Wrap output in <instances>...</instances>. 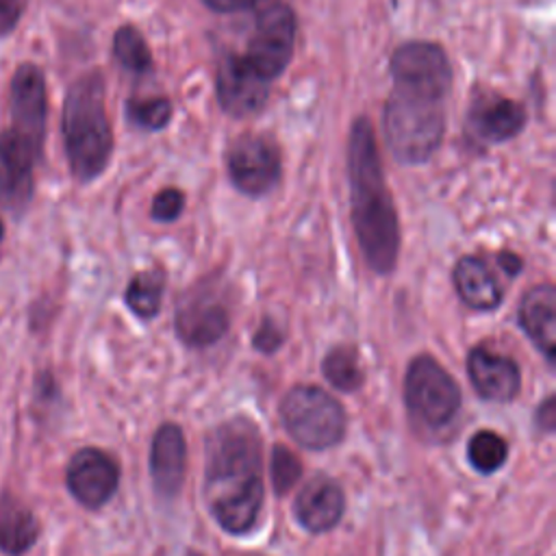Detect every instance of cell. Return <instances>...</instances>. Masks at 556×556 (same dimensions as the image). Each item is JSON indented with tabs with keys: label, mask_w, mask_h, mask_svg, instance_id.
<instances>
[{
	"label": "cell",
	"mask_w": 556,
	"mask_h": 556,
	"mask_svg": "<svg viewBox=\"0 0 556 556\" xmlns=\"http://www.w3.org/2000/svg\"><path fill=\"white\" fill-rule=\"evenodd\" d=\"M2 237H4V224H2V219H0V243H2Z\"/></svg>",
	"instance_id": "33"
},
{
	"label": "cell",
	"mask_w": 556,
	"mask_h": 556,
	"mask_svg": "<svg viewBox=\"0 0 556 556\" xmlns=\"http://www.w3.org/2000/svg\"><path fill=\"white\" fill-rule=\"evenodd\" d=\"M467 458L480 473L497 471L508 458V443L493 430H478L467 443Z\"/></svg>",
	"instance_id": "23"
},
{
	"label": "cell",
	"mask_w": 556,
	"mask_h": 556,
	"mask_svg": "<svg viewBox=\"0 0 556 556\" xmlns=\"http://www.w3.org/2000/svg\"><path fill=\"white\" fill-rule=\"evenodd\" d=\"M165 291V271L163 269H146L139 271L126 287L124 300L128 308L141 317L152 319L161 311V300Z\"/></svg>",
	"instance_id": "21"
},
{
	"label": "cell",
	"mask_w": 556,
	"mask_h": 556,
	"mask_svg": "<svg viewBox=\"0 0 556 556\" xmlns=\"http://www.w3.org/2000/svg\"><path fill=\"white\" fill-rule=\"evenodd\" d=\"M321 371L326 376V380L345 393H354L361 389L363 380H365V371L361 367L358 354L354 348L350 345H337L332 348L321 363Z\"/></svg>",
	"instance_id": "22"
},
{
	"label": "cell",
	"mask_w": 556,
	"mask_h": 556,
	"mask_svg": "<svg viewBox=\"0 0 556 556\" xmlns=\"http://www.w3.org/2000/svg\"><path fill=\"white\" fill-rule=\"evenodd\" d=\"M536 426L545 432H552L556 426V408H554V397L547 395L541 406H536Z\"/></svg>",
	"instance_id": "30"
},
{
	"label": "cell",
	"mask_w": 556,
	"mask_h": 556,
	"mask_svg": "<svg viewBox=\"0 0 556 556\" xmlns=\"http://www.w3.org/2000/svg\"><path fill=\"white\" fill-rule=\"evenodd\" d=\"M185 556H202V554H200V552H187Z\"/></svg>",
	"instance_id": "34"
},
{
	"label": "cell",
	"mask_w": 556,
	"mask_h": 556,
	"mask_svg": "<svg viewBox=\"0 0 556 556\" xmlns=\"http://www.w3.org/2000/svg\"><path fill=\"white\" fill-rule=\"evenodd\" d=\"M295 43V13L282 0H261L256 4L254 30L243 59L265 78H278L291 61Z\"/></svg>",
	"instance_id": "7"
},
{
	"label": "cell",
	"mask_w": 556,
	"mask_h": 556,
	"mask_svg": "<svg viewBox=\"0 0 556 556\" xmlns=\"http://www.w3.org/2000/svg\"><path fill=\"white\" fill-rule=\"evenodd\" d=\"M343 510H345L343 489L339 486L337 480L324 473H317L315 478H311L300 489L293 504L298 523L315 534L332 530L341 521Z\"/></svg>",
	"instance_id": "17"
},
{
	"label": "cell",
	"mask_w": 556,
	"mask_h": 556,
	"mask_svg": "<svg viewBox=\"0 0 556 556\" xmlns=\"http://www.w3.org/2000/svg\"><path fill=\"white\" fill-rule=\"evenodd\" d=\"M300 478H302L300 458L287 445H276L271 450V484L276 495H287Z\"/></svg>",
	"instance_id": "26"
},
{
	"label": "cell",
	"mask_w": 556,
	"mask_h": 556,
	"mask_svg": "<svg viewBox=\"0 0 556 556\" xmlns=\"http://www.w3.org/2000/svg\"><path fill=\"white\" fill-rule=\"evenodd\" d=\"M63 141L70 169L76 180L98 178L113 152V130L106 115V89L98 70L78 76L63 104Z\"/></svg>",
	"instance_id": "4"
},
{
	"label": "cell",
	"mask_w": 556,
	"mask_h": 556,
	"mask_svg": "<svg viewBox=\"0 0 556 556\" xmlns=\"http://www.w3.org/2000/svg\"><path fill=\"white\" fill-rule=\"evenodd\" d=\"M202 2L217 13H235V11L256 7L261 0H202Z\"/></svg>",
	"instance_id": "31"
},
{
	"label": "cell",
	"mask_w": 556,
	"mask_h": 556,
	"mask_svg": "<svg viewBox=\"0 0 556 556\" xmlns=\"http://www.w3.org/2000/svg\"><path fill=\"white\" fill-rule=\"evenodd\" d=\"M519 326L547 363L556 356V289L549 282L536 285L519 300Z\"/></svg>",
	"instance_id": "18"
},
{
	"label": "cell",
	"mask_w": 556,
	"mask_h": 556,
	"mask_svg": "<svg viewBox=\"0 0 556 556\" xmlns=\"http://www.w3.org/2000/svg\"><path fill=\"white\" fill-rule=\"evenodd\" d=\"M11 126L43 146L46 135V80L35 63H22L13 72L9 87Z\"/></svg>",
	"instance_id": "13"
},
{
	"label": "cell",
	"mask_w": 556,
	"mask_h": 556,
	"mask_svg": "<svg viewBox=\"0 0 556 556\" xmlns=\"http://www.w3.org/2000/svg\"><path fill=\"white\" fill-rule=\"evenodd\" d=\"M393 89L382 111V132L395 161L426 163L441 146L452 65L432 41H406L391 56Z\"/></svg>",
	"instance_id": "1"
},
{
	"label": "cell",
	"mask_w": 556,
	"mask_h": 556,
	"mask_svg": "<svg viewBox=\"0 0 556 556\" xmlns=\"http://www.w3.org/2000/svg\"><path fill=\"white\" fill-rule=\"evenodd\" d=\"M174 326L178 337L191 348L217 343L230 326L228 304L219 289L208 280L204 285L189 287L176 306Z\"/></svg>",
	"instance_id": "9"
},
{
	"label": "cell",
	"mask_w": 556,
	"mask_h": 556,
	"mask_svg": "<svg viewBox=\"0 0 556 556\" xmlns=\"http://www.w3.org/2000/svg\"><path fill=\"white\" fill-rule=\"evenodd\" d=\"M215 85L222 109L232 117H248L256 113L269 96V80H265L243 59V54L235 52L222 56Z\"/></svg>",
	"instance_id": "12"
},
{
	"label": "cell",
	"mask_w": 556,
	"mask_h": 556,
	"mask_svg": "<svg viewBox=\"0 0 556 556\" xmlns=\"http://www.w3.org/2000/svg\"><path fill=\"white\" fill-rule=\"evenodd\" d=\"M204 497L226 532L243 534L256 526L263 506L261 434L248 417H232L206 437Z\"/></svg>",
	"instance_id": "2"
},
{
	"label": "cell",
	"mask_w": 556,
	"mask_h": 556,
	"mask_svg": "<svg viewBox=\"0 0 556 556\" xmlns=\"http://www.w3.org/2000/svg\"><path fill=\"white\" fill-rule=\"evenodd\" d=\"M252 343H254L256 350H261V352H265V354L276 352V350L280 348V343H282V332H280L278 324H276L274 319L265 317V319L258 324Z\"/></svg>",
	"instance_id": "28"
},
{
	"label": "cell",
	"mask_w": 556,
	"mask_h": 556,
	"mask_svg": "<svg viewBox=\"0 0 556 556\" xmlns=\"http://www.w3.org/2000/svg\"><path fill=\"white\" fill-rule=\"evenodd\" d=\"M65 482L78 504L96 510L115 495L119 467L106 452L98 447H83L70 458Z\"/></svg>",
	"instance_id": "11"
},
{
	"label": "cell",
	"mask_w": 556,
	"mask_h": 556,
	"mask_svg": "<svg viewBox=\"0 0 556 556\" xmlns=\"http://www.w3.org/2000/svg\"><path fill=\"white\" fill-rule=\"evenodd\" d=\"M497 263H500V267L508 274V276H517L519 271H521V258L517 256V254H513V252H500L497 254Z\"/></svg>",
	"instance_id": "32"
},
{
	"label": "cell",
	"mask_w": 556,
	"mask_h": 556,
	"mask_svg": "<svg viewBox=\"0 0 556 556\" xmlns=\"http://www.w3.org/2000/svg\"><path fill=\"white\" fill-rule=\"evenodd\" d=\"M24 9L26 0H0V37L17 26Z\"/></svg>",
	"instance_id": "29"
},
{
	"label": "cell",
	"mask_w": 556,
	"mask_h": 556,
	"mask_svg": "<svg viewBox=\"0 0 556 556\" xmlns=\"http://www.w3.org/2000/svg\"><path fill=\"white\" fill-rule=\"evenodd\" d=\"M280 419L295 443L308 450H328L345 437L343 406L324 389L295 384L280 402Z\"/></svg>",
	"instance_id": "5"
},
{
	"label": "cell",
	"mask_w": 556,
	"mask_h": 556,
	"mask_svg": "<svg viewBox=\"0 0 556 556\" xmlns=\"http://www.w3.org/2000/svg\"><path fill=\"white\" fill-rule=\"evenodd\" d=\"M452 278L456 293L469 308L491 311L500 306L502 287L480 256H460L452 269Z\"/></svg>",
	"instance_id": "19"
},
{
	"label": "cell",
	"mask_w": 556,
	"mask_h": 556,
	"mask_svg": "<svg viewBox=\"0 0 556 556\" xmlns=\"http://www.w3.org/2000/svg\"><path fill=\"white\" fill-rule=\"evenodd\" d=\"M226 169L230 182L245 195H265L280 180L278 146L263 135H241L226 148Z\"/></svg>",
	"instance_id": "8"
},
{
	"label": "cell",
	"mask_w": 556,
	"mask_h": 556,
	"mask_svg": "<svg viewBox=\"0 0 556 556\" xmlns=\"http://www.w3.org/2000/svg\"><path fill=\"white\" fill-rule=\"evenodd\" d=\"M187 467V443L178 424L165 421L152 437L150 476L156 495L172 500L180 493Z\"/></svg>",
	"instance_id": "15"
},
{
	"label": "cell",
	"mask_w": 556,
	"mask_h": 556,
	"mask_svg": "<svg viewBox=\"0 0 556 556\" xmlns=\"http://www.w3.org/2000/svg\"><path fill=\"white\" fill-rule=\"evenodd\" d=\"M185 208V195L180 189H174V187H165L161 189L154 200H152V217L156 222H174Z\"/></svg>",
	"instance_id": "27"
},
{
	"label": "cell",
	"mask_w": 556,
	"mask_h": 556,
	"mask_svg": "<svg viewBox=\"0 0 556 556\" xmlns=\"http://www.w3.org/2000/svg\"><path fill=\"white\" fill-rule=\"evenodd\" d=\"M467 374L480 397L510 402L521 387V371L510 356L476 345L467 356Z\"/></svg>",
	"instance_id": "16"
},
{
	"label": "cell",
	"mask_w": 556,
	"mask_h": 556,
	"mask_svg": "<svg viewBox=\"0 0 556 556\" xmlns=\"http://www.w3.org/2000/svg\"><path fill=\"white\" fill-rule=\"evenodd\" d=\"M43 146L35 143L13 126L0 132V200L22 211L33 195V172Z\"/></svg>",
	"instance_id": "10"
},
{
	"label": "cell",
	"mask_w": 556,
	"mask_h": 556,
	"mask_svg": "<svg viewBox=\"0 0 556 556\" xmlns=\"http://www.w3.org/2000/svg\"><path fill=\"white\" fill-rule=\"evenodd\" d=\"M128 119L143 130H161L172 117V102L163 96L130 98L126 104Z\"/></svg>",
	"instance_id": "25"
},
{
	"label": "cell",
	"mask_w": 556,
	"mask_h": 556,
	"mask_svg": "<svg viewBox=\"0 0 556 556\" xmlns=\"http://www.w3.org/2000/svg\"><path fill=\"white\" fill-rule=\"evenodd\" d=\"M41 526L33 510L15 495L4 493L0 497V552L9 556H22L39 539Z\"/></svg>",
	"instance_id": "20"
},
{
	"label": "cell",
	"mask_w": 556,
	"mask_h": 556,
	"mask_svg": "<svg viewBox=\"0 0 556 556\" xmlns=\"http://www.w3.org/2000/svg\"><path fill=\"white\" fill-rule=\"evenodd\" d=\"M113 54L122 67L135 74H143L152 67V54L143 35L135 26L117 28L113 37Z\"/></svg>",
	"instance_id": "24"
},
{
	"label": "cell",
	"mask_w": 556,
	"mask_h": 556,
	"mask_svg": "<svg viewBox=\"0 0 556 556\" xmlns=\"http://www.w3.org/2000/svg\"><path fill=\"white\" fill-rule=\"evenodd\" d=\"M526 109L504 96L484 91L478 93L467 111V128L473 137L486 143H500L521 132Z\"/></svg>",
	"instance_id": "14"
},
{
	"label": "cell",
	"mask_w": 556,
	"mask_h": 556,
	"mask_svg": "<svg viewBox=\"0 0 556 556\" xmlns=\"http://www.w3.org/2000/svg\"><path fill=\"white\" fill-rule=\"evenodd\" d=\"M404 397L408 413L432 430L450 426L460 408L458 382L428 354L410 361L404 378Z\"/></svg>",
	"instance_id": "6"
},
{
	"label": "cell",
	"mask_w": 556,
	"mask_h": 556,
	"mask_svg": "<svg viewBox=\"0 0 556 556\" xmlns=\"http://www.w3.org/2000/svg\"><path fill=\"white\" fill-rule=\"evenodd\" d=\"M348 180L352 224L363 258L376 274H391L400 252V224L367 117H358L350 128Z\"/></svg>",
	"instance_id": "3"
}]
</instances>
